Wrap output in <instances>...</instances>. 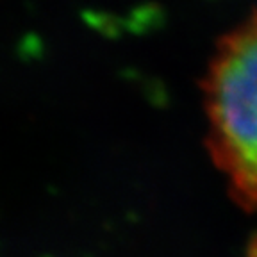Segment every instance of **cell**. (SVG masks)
Masks as SVG:
<instances>
[{"mask_svg":"<svg viewBox=\"0 0 257 257\" xmlns=\"http://www.w3.org/2000/svg\"><path fill=\"white\" fill-rule=\"evenodd\" d=\"M205 105L214 161L237 200L257 209V16L220 43Z\"/></svg>","mask_w":257,"mask_h":257,"instance_id":"1","label":"cell"}]
</instances>
